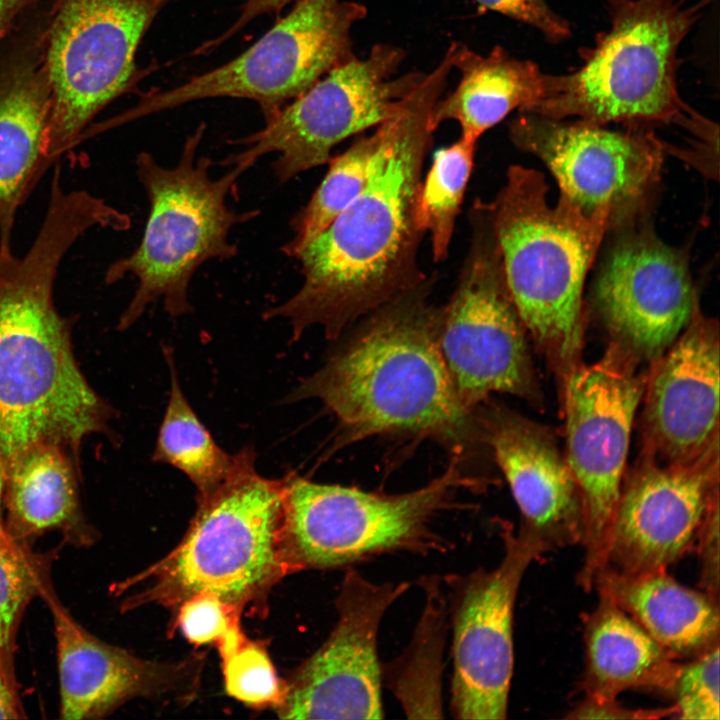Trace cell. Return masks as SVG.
<instances>
[{"mask_svg":"<svg viewBox=\"0 0 720 720\" xmlns=\"http://www.w3.org/2000/svg\"><path fill=\"white\" fill-rule=\"evenodd\" d=\"M367 15L351 0H296L290 11L240 55L166 90L145 93L105 121L108 129L210 98L256 102L270 121L335 66L354 56L351 32Z\"/></svg>","mask_w":720,"mask_h":720,"instance_id":"obj_10","label":"cell"},{"mask_svg":"<svg viewBox=\"0 0 720 720\" xmlns=\"http://www.w3.org/2000/svg\"><path fill=\"white\" fill-rule=\"evenodd\" d=\"M205 130L200 124L187 136L173 167L162 166L149 152L136 156V175L149 202L147 222L135 250L112 262L104 276L108 285L127 275L138 280L119 330L130 328L159 299L171 317L192 312L188 289L196 271L207 261L235 257L238 247L229 240L230 231L260 213L229 207L227 198L250 167L236 164L213 178V160L197 154Z\"/></svg>","mask_w":720,"mask_h":720,"instance_id":"obj_7","label":"cell"},{"mask_svg":"<svg viewBox=\"0 0 720 720\" xmlns=\"http://www.w3.org/2000/svg\"><path fill=\"white\" fill-rule=\"evenodd\" d=\"M476 416V415H475ZM522 514V529L543 552L581 542L577 485L554 438L543 426L502 407L476 416Z\"/></svg>","mask_w":720,"mask_h":720,"instance_id":"obj_20","label":"cell"},{"mask_svg":"<svg viewBox=\"0 0 720 720\" xmlns=\"http://www.w3.org/2000/svg\"><path fill=\"white\" fill-rule=\"evenodd\" d=\"M474 1L482 10L494 11L532 26L551 42H561L571 35L569 23L554 11L546 0Z\"/></svg>","mask_w":720,"mask_h":720,"instance_id":"obj_34","label":"cell"},{"mask_svg":"<svg viewBox=\"0 0 720 720\" xmlns=\"http://www.w3.org/2000/svg\"><path fill=\"white\" fill-rule=\"evenodd\" d=\"M459 461L455 455L441 476L397 495L314 483L294 473L286 476L283 543L290 574L437 546L433 518L449 507L456 489L478 484L461 473Z\"/></svg>","mask_w":720,"mask_h":720,"instance_id":"obj_9","label":"cell"},{"mask_svg":"<svg viewBox=\"0 0 720 720\" xmlns=\"http://www.w3.org/2000/svg\"><path fill=\"white\" fill-rule=\"evenodd\" d=\"M107 211L85 190L50 184L40 228L27 252L0 264V450L5 462L37 443L60 445L77 456L82 441L105 431L109 405L79 368L71 321L54 302L58 270Z\"/></svg>","mask_w":720,"mask_h":720,"instance_id":"obj_2","label":"cell"},{"mask_svg":"<svg viewBox=\"0 0 720 720\" xmlns=\"http://www.w3.org/2000/svg\"><path fill=\"white\" fill-rule=\"evenodd\" d=\"M5 459L4 456L0 450V521H4L3 519V493H4V483H5Z\"/></svg>","mask_w":720,"mask_h":720,"instance_id":"obj_40","label":"cell"},{"mask_svg":"<svg viewBox=\"0 0 720 720\" xmlns=\"http://www.w3.org/2000/svg\"><path fill=\"white\" fill-rule=\"evenodd\" d=\"M718 487L719 453L686 465L642 455L623 482L599 571L638 575L667 570L695 541Z\"/></svg>","mask_w":720,"mask_h":720,"instance_id":"obj_17","label":"cell"},{"mask_svg":"<svg viewBox=\"0 0 720 720\" xmlns=\"http://www.w3.org/2000/svg\"><path fill=\"white\" fill-rule=\"evenodd\" d=\"M54 622L60 690V717L102 718L125 702L174 690L185 679V663L143 660L101 641L84 629L48 593Z\"/></svg>","mask_w":720,"mask_h":720,"instance_id":"obj_21","label":"cell"},{"mask_svg":"<svg viewBox=\"0 0 720 720\" xmlns=\"http://www.w3.org/2000/svg\"><path fill=\"white\" fill-rule=\"evenodd\" d=\"M435 281L428 276L360 318L345 343L287 397L319 399L336 417L333 450L374 435L408 433L440 439L459 455L480 437L440 351L442 306L430 301Z\"/></svg>","mask_w":720,"mask_h":720,"instance_id":"obj_3","label":"cell"},{"mask_svg":"<svg viewBox=\"0 0 720 720\" xmlns=\"http://www.w3.org/2000/svg\"><path fill=\"white\" fill-rule=\"evenodd\" d=\"M677 715L676 706L657 709H628L615 700L586 696L567 716L573 719H656Z\"/></svg>","mask_w":720,"mask_h":720,"instance_id":"obj_36","label":"cell"},{"mask_svg":"<svg viewBox=\"0 0 720 720\" xmlns=\"http://www.w3.org/2000/svg\"><path fill=\"white\" fill-rule=\"evenodd\" d=\"M593 586L676 658L719 644V601L681 585L667 570L626 575L601 569Z\"/></svg>","mask_w":720,"mask_h":720,"instance_id":"obj_23","label":"cell"},{"mask_svg":"<svg viewBox=\"0 0 720 720\" xmlns=\"http://www.w3.org/2000/svg\"><path fill=\"white\" fill-rule=\"evenodd\" d=\"M176 623L194 644L216 643L221 658L246 639L240 628L241 611L209 593L197 594L177 610Z\"/></svg>","mask_w":720,"mask_h":720,"instance_id":"obj_32","label":"cell"},{"mask_svg":"<svg viewBox=\"0 0 720 720\" xmlns=\"http://www.w3.org/2000/svg\"><path fill=\"white\" fill-rule=\"evenodd\" d=\"M509 132L518 148L546 165L561 196L586 213L609 210L612 223L632 216L648 199L669 148L648 130L616 131L525 112L510 122Z\"/></svg>","mask_w":720,"mask_h":720,"instance_id":"obj_14","label":"cell"},{"mask_svg":"<svg viewBox=\"0 0 720 720\" xmlns=\"http://www.w3.org/2000/svg\"><path fill=\"white\" fill-rule=\"evenodd\" d=\"M170 371V394L152 460L183 472L197 488V498L215 490L228 476L235 455L214 441L182 393L172 351L163 348Z\"/></svg>","mask_w":720,"mask_h":720,"instance_id":"obj_27","label":"cell"},{"mask_svg":"<svg viewBox=\"0 0 720 720\" xmlns=\"http://www.w3.org/2000/svg\"><path fill=\"white\" fill-rule=\"evenodd\" d=\"M548 189L541 172L512 165L490 206L524 329L565 377L580 363L585 278L612 216L607 209L586 213L561 195L551 206Z\"/></svg>","mask_w":720,"mask_h":720,"instance_id":"obj_4","label":"cell"},{"mask_svg":"<svg viewBox=\"0 0 720 720\" xmlns=\"http://www.w3.org/2000/svg\"><path fill=\"white\" fill-rule=\"evenodd\" d=\"M712 0H605L611 25L582 63L549 75L544 97L525 113L609 123H676L694 138L713 123L682 100L679 47Z\"/></svg>","mask_w":720,"mask_h":720,"instance_id":"obj_6","label":"cell"},{"mask_svg":"<svg viewBox=\"0 0 720 720\" xmlns=\"http://www.w3.org/2000/svg\"><path fill=\"white\" fill-rule=\"evenodd\" d=\"M39 0H0V40L15 26L21 16Z\"/></svg>","mask_w":720,"mask_h":720,"instance_id":"obj_39","label":"cell"},{"mask_svg":"<svg viewBox=\"0 0 720 720\" xmlns=\"http://www.w3.org/2000/svg\"><path fill=\"white\" fill-rule=\"evenodd\" d=\"M637 360L613 341L596 362L579 363L565 375V459L582 506L584 562L578 581L586 590L600 569L624 482L634 416L644 394Z\"/></svg>","mask_w":720,"mask_h":720,"instance_id":"obj_13","label":"cell"},{"mask_svg":"<svg viewBox=\"0 0 720 720\" xmlns=\"http://www.w3.org/2000/svg\"><path fill=\"white\" fill-rule=\"evenodd\" d=\"M169 0H52L36 45L50 94L54 166L95 117L139 80L136 56Z\"/></svg>","mask_w":720,"mask_h":720,"instance_id":"obj_8","label":"cell"},{"mask_svg":"<svg viewBox=\"0 0 720 720\" xmlns=\"http://www.w3.org/2000/svg\"><path fill=\"white\" fill-rule=\"evenodd\" d=\"M454 68L460 81L446 97H441L431 114V127L456 121L460 137L477 143L490 128L518 109L527 111L546 92L548 74L530 60L511 56L496 46L488 54H479L457 43Z\"/></svg>","mask_w":720,"mask_h":720,"instance_id":"obj_25","label":"cell"},{"mask_svg":"<svg viewBox=\"0 0 720 720\" xmlns=\"http://www.w3.org/2000/svg\"><path fill=\"white\" fill-rule=\"evenodd\" d=\"M696 540L701 562V587L719 601V496L710 504Z\"/></svg>","mask_w":720,"mask_h":720,"instance_id":"obj_35","label":"cell"},{"mask_svg":"<svg viewBox=\"0 0 720 720\" xmlns=\"http://www.w3.org/2000/svg\"><path fill=\"white\" fill-rule=\"evenodd\" d=\"M595 302L614 341L650 361L675 341L698 305L686 258L647 228L614 245Z\"/></svg>","mask_w":720,"mask_h":720,"instance_id":"obj_18","label":"cell"},{"mask_svg":"<svg viewBox=\"0 0 720 720\" xmlns=\"http://www.w3.org/2000/svg\"><path fill=\"white\" fill-rule=\"evenodd\" d=\"M11 251H12V249H3L2 247H0V264L2 262L3 257Z\"/></svg>","mask_w":720,"mask_h":720,"instance_id":"obj_41","label":"cell"},{"mask_svg":"<svg viewBox=\"0 0 720 720\" xmlns=\"http://www.w3.org/2000/svg\"><path fill=\"white\" fill-rule=\"evenodd\" d=\"M255 453L235 454L225 480L198 497L181 542L167 556L121 584L139 590L126 601L153 603L177 612L191 597L209 593L241 612L257 608L290 574L283 543L284 482L259 475Z\"/></svg>","mask_w":720,"mask_h":720,"instance_id":"obj_5","label":"cell"},{"mask_svg":"<svg viewBox=\"0 0 720 720\" xmlns=\"http://www.w3.org/2000/svg\"><path fill=\"white\" fill-rule=\"evenodd\" d=\"M12 670V658L0 649V719L23 718Z\"/></svg>","mask_w":720,"mask_h":720,"instance_id":"obj_38","label":"cell"},{"mask_svg":"<svg viewBox=\"0 0 720 720\" xmlns=\"http://www.w3.org/2000/svg\"><path fill=\"white\" fill-rule=\"evenodd\" d=\"M50 94L36 43L0 69V246L12 249L20 207L52 167Z\"/></svg>","mask_w":720,"mask_h":720,"instance_id":"obj_22","label":"cell"},{"mask_svg":"<svg viewBox=\"0 0 720 720\" xmlns=\"http://www.w3.org/2000/svg\"><path fill=\"white\" fill-rule=\"evenodd\" d=\"M599 600L585 626L586 696L615 700L634 688L673 691L682 666L676 657L609 598Z\"/></svg>","mask_w":720,"mask_h":720,"instance_id":"obj_26","label":"cell"},{"mask_svg":"<svg viewBox=\"0 0 720 720\" xmlns=\"http://www.w3.org/2000/svg\"><path fill=\"white\" fill-rule=\"evenodd\" d=\"M42 568L27 543L14 538L0 521V649L10 658L24 609L46 588Z\"/></svg>","mask_w":720,"mask_h":720,"instance_id":"obj_30","label":"cell"},{"mask_svg":"<svg viewBox=\"0 0 720 720\" xmlns=\"http://www.w3.org/2000/svg\"><path fill=\"white\" fill-rule=\"evenodd\" d=\"M295 1L296 0H246L233 24H231L225 32L221 33L216 38L210 40L209 42H205L197 49V52L207 53L208 51L215 49L225 41L229 40L256 18L265 14L278 13L287 5Z\"/></svg>","mask_w":720,"mask_h":720,"instance_id":"obj_37","label":"cell"},{"mask_svg":"<svg viewBox=\"0 0 720 720\" xmlns=\"http://www.w3.org/2000/svg\"><path fill=\"white\" fill-rule=\"evenodd\" d=\"M409 583L375 584L348 570L336 600L338 619L322 646L286 682L282 719H381L377 636L390 605Z\"/></svg>","mask_w":720,"mask_h":720,"instance_id":"obj_16","label":"cell"},{"mask_svg":"<svg viewBox=\"0 0 720 720\" xmlns=\"http://www.w3.org/2000/svg\"><path fill=\"white\" fill-rule=\"evenodd\" d=\"M453 69V52L447 49L400 111L379 125L380 143L361 193L295 257L302 285L263 314L265 319H288L294 340L315 325L334 340L428 277L419 264L425 232L417 222L416 204L433 145L431 114Z\"/></svg>","mask_w":720,"mask_h":720,"instance_id":"obj_1","label":"cell"},{"mask_svg":"<svg viewBox=\"0 0 720 720\" xmlns=\"http://www.w3.org/2000/svg\"><path fill=\"white\" fill-rule=\"evenodd\" d=\"M470 240L455 288L442 306L440 351L462 405L470 412L492 393L536 400L525 329L510 295L490 202L468 212Z\"/></svg>","mask_w":720,"mask_h":720,"instance_id":"obj_11","label":"cell"},{"mask_svg":"<svg viewBox=\"0 0 720 720\" xmlns=\"http://www.w3.org/2000/svg\"><path fill=\"white\" fill-rule=\"evenodd\" d=\"M70 453L57 444L37 443L6 460L3 519L17 540L27 543L51 530L79 544L92 540Z\"/></svg>","mask_w":720,"mask_h":720,"instance_id":"obj_24","label":"cell"},{"mask_svg":"<svg viewBox=\"0 0 720 720\" xmlns=\"http://www.w3.org/2000/svg\"><path fill=\"white\" fill-rule=\"evenodd\" d=\"M476 144L459 137L451 145L438 149L422 179L416 217L420 228L429 234L435 262H443L449 256L456 221L473 171Z\"/></svg>","mask_w":720,"mask_h":720,"instance_id":"obj_29","label":"cell"},{"mask_svg":"<svg viewBox=\"0 0 720 720\" xmlns=\"http://www.w3.org/2000/svg\"><path fill=\"white\" fill-rule=\"evenodd\" d=\"M673 692L678 718L719 720V644L681 666Z\"/></svg>","mask_w":720,"mask_h":720,"instance_id":"obj_33","label":"cell"},{"mask_svg":"<svg viewBox=\"0 0 720 720\" xmlns=\"http://www.w3.org/2000/svg\"><path fill=\"white\" fill-rule=\"evenodd\" d=\"M404 58L403 49L385 43L374 45L364 58L354 55L286 104L262 129L238 140L245 149L218 164L252 167L260 157L278 153L273 171L281 184L327 164L337 144L400 111L425 75H398Z\"/></svg>","mask_w":720,"mask_h":720,"instance_id":"obj_12","label":"cell"},{"mask_svg":"<svg viewBox=\"0 0 720 720\" xmlns=\"http://www.w3.org/2000/svg\"><path fill=\"white\" fill-rule=\"evenodd\" d=\"M502 537L500 563L467 576L454 603L451 707L458 719L496 720L507 714L514 604L524 573L544 552L522 528Z\"/></svg>","mask_w":720,"mask_h":720,"instance_id":"obj_15","label":"cell"},{"mask_svg":"<svg viewBox=\"0 0 720 720\" xmlns=\"http://www.w3.org/2000/svg\"><path fill=\"white\" fill-rule=\"evenodd\" d=\"M381 139L379 126L343 153L331 157L325 177L310 200L292 218V237L281 248L296 257L320 235L361 193Z\"/></svg>","mask_w":720,"mask_h":720,"instance_id":"obj_28","label":"cell"},{"mask_svg":"<svg viewBox=\"0 0 720 720\" xmlns=\"http://www.w3.org/2000/svg\"><path fill=\"white\" fill-rule=\"evenodd\" d=\"M226 692L254 706L278 707L285 696L286 682L280 680L265 647L246 639L222 658Z\"/></svg>","mask_w":720,"mask_h":720,"instance_id":"obj_31","label":"cell"},{"mask_svg":"<svg viewBox=\"0 0 720 720\" xmlns=\"http://www.w3.org/2000/svg\"><path fill=\"white\" fill-rule=\"evenodd\" d=\"M719 328L696 306L645 384L643 453L686 465L719 453Z\"/></svg>","mask_w":720,"mask_h":720,"instance_id":"obj_19","label":"cell"}]
</instances>
